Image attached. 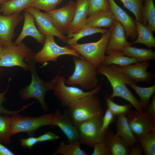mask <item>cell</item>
<instances>
[{
    "mask_svg": "<svg viewBox=\"0 0 155 155\" xmlns=\"http://www.w3.org/2000/svg\"><path fill=\"white\" fill-rule=\"evenodd\" d=\"M35 0H10L1 5L0 13L8 15L21 12L30 7Z\"/></svg>",
    "mask_w": 155,
    "mask_h": 155,
    "instance_id": "obj_28",
    "label": "cell"
},
{
    "mask_svg": "<svg viewBox=\"0 0 155 155\" xmlns=\"http://www.w3.org/2000/svg\"><path fill=\"white\" fill-rule=\"evenodd\" d=\"M97 70L98 73L105 76L110 83L113 89V92L109 96L111 98L120 97L129 102L135 110L144 111L140 101L135 97L126 85L136 84L137 82L118 71L111 65L101 64L97 67Z\"/></svg>",
    "mask_w": 155,
    "mask_h": 155,
    "instance_id": "obj_1",
    "label": "cell"
},
{
    "mask_svg": "<svg viewBox=\"0 0 155 155\" xmlns=\"http://www.w3.org/2000/svg\"><path fill=\"white\" fill-rule=\"evenodd\" d=\"M142 23L153 32L155 31V7L153 0H144Z\"/></svg>",
    "mask_w": 155,
    "mask_h": 155,
    "instance_id": "obj_30",
    "label": "cell"
},
{
    "mask_svg": "<svg viewBox=\"0 0 155 155\" xmlns=\"http://www.w3.org/2000/svg\"><path fill=\"white\" fill-rule=\"evenodd\" d=\"M10 125V117L0 114V142L5 144L11 143Z\"/></svg>",
    "mask_w": 155,
    "mask_h": 155,
    "instance_id": "obj_33",
    "label": "cell"
},
{
    "mask_svg": "<svg viewBox=\"0 0 155 155\" xmlns=\"http://www.w3.org/2000/svg\"><path fill=\"white\" fill-rule=\"evenodd\" d=\"M21 12L8 15L0 14V46L5 47L13 44L15 29L24 19Z\"/></svg>",
    "mask_w": 155,
    "mask_h": 155,
    "instance_id": "obj_13",
    "label": "cell"
},
{
    "mask_svg": "<svg viewBox=\"0 0 155 155\" xmlns=\"http://www.w3.org/2000/svg\"><path fill=\"white\" fill-rule=\"evenodd\" d=\"M137 32V36L136 40L131 43L133 44H142L151 48L155 47V39L152 31L147 26L135 20Z\"/></svg>",
    "mask_w": 155,
    "mask_h": 155,
    "instance_id": "obj_24",
    "label": "cell"
},
{
    "mask_svg": "<svg viewBox=\"0 0 155 155\" xmlns=\"http://www.w3.org/2000/svg\"><path fill=\"white\" fill-rule=\"evenodd\" d=\"M103 142L108 147L111 155H129V147L121 137L109 129L104 133Z\"/></svg>",
    "mask_w": 155,
    "mask_h": 155,
    "instance_id": "obj_21",
    "label": "cell"
},
{
    "mask_svg": "<svg viewBox=\"0 0 155 155\" xmlns=\"http://www.w3.org/2000/svg\"><path fill=\"white\" fill-rule=\"evenodd\" d=\"M24 10L29 12L34 17L40 33L45 36H56L64 43L67 44V37L57 29L44 13L32 7H28Z\"/></svg>",
    "mask_w": 155,
    "mask_h": 155,
    "instance_id": "obj_15",
    "label": "cell"
},
{
    "mask_svg": "<svg viewBox=\"0 0 155 155\" xmlns=\"http://www.w3.org/2000/svg\"><path fill=\"white\" fill-rule=\"evenodd\" d=\"M2 68H1V67H0V76L1 74V72L2 71Z\"/></svg>",
    "mask_w": 155,
    "mask_h": 155,
    "instance_id": "obj_48",
    "label": "cell"
},
{
    "mask_svg": "<svg viewBox=\"0 0 155 155\" xmlns=\"http://www.w3.org/2000/svg\"><path fill=\"white\" fill-rule=\"evenodd\" d=\"M124 6L134 14L135 20L142 23L144 0H119Z\"/></svg>",
    "mask_w": 155,
    "mask_h": 155,
    "instance_id": "obj_35",
    "label": "cell"
},
{
    "mask_svg": "<svg viewBox=\"0 0 155 155\" xmlns=\"http://www.w3.org/2000/svg\"><path fill=\"white\" fill-rule=\"evenodd\" d=\"M120 51L125 56L135 58L139 62L155 60V53L150 48H138L131 45Z\"/></svg>",
    "mask_w": 155,
    "mask_h": 155,
    "instance_id": "obj_25",
    "label": "cell"
},
{
    "mask_svg": "<svg viewBox=\"0 0 155 155\" xmlns=\"http://www.w3.org/2000/svg\"><path fill=\"white\" fill-rule=\"evenodd\" d=\"M116 125L115 135L121 137L129 148L138 142L131 130L126 116L120 115L117 116Z\"/></svg>",
    "mask_w": 155,
    "mask_h": 155,
    "instance_id": "obj_22",
    "label": "cell"
},
{
    "mask_svg": "<svg viewBox=\"0 0 155 155\" xmlns=\"http://www.w3.org/2000/svg\"><path fill=\"white\" fill-rule=\"evenodd\" d=\"M10 0H0V5H1Z\"/></svg>",
    "mask_w": 155,
    "mask_h": 155,
    "instance_id": "obj_46",
    "label": "cell"
},
{
    "mask_svg": "<svg viewBox=\"0 0 155 155\" xmlns=\"http://www.w3.org/2000/svg\"><path fill=\"white\" fill-rule=\"evenodd\" d=\"M62 0H35L30 7L49 12L56 8Z\"/></svg>",
    "mask_w": 155,
    "mask_h": 155,
    "instance_id": "obj_36",
    "label": "cell"
},
{
    "mask_svg": "<svg viewBox=\"0 0 155 155\" xmlns=\"http://www.w3.org/2000/svg\"><path fill=\"white\" fill-rule=\"evenodd\" d=\"M75 5L76 1L70 0L61 8L44 13L60 32L67 34L73 19Z\"/></svg>",
    "mask_w": 155,
    "mask_h": 155,
    "instance_id": "obj_12",
    "label": "cell"
},
{
    "mask_svg": "<svg viewBox=\"0 0 155 155\" xmlns=\"http://www.w3.org/2000/svg\"><path fill=\"white\" fill-rule=\"evenodd\" d=\"M3 50V47L0 46V56Z\"/></svg>",
    "mask_w": 155,
    "mask_h": 155,
    "instance_id": "obj_47",
    "label": "cell"
},
{
    "mask_svg": "<svg viewBox=\"0 0 155 155\" xmlns=\"http://www.w3.org/2000/svg\"><path fill=\"white\" fill-rule=\"evenodd\" d=\"M30 67L32 80L30 84L21 89L19 92L21 98L28 100L30 98L36 99L39 102L44 111L47 112L49 108L46 104L44 97L48 91L54 90V84L52 79L48 82L44 81L38 75L36 69L34 56L26 61Z\"/></svg>",
    "mask_w": 155,
    "mask_h": 155,
    "instance_id": "obj_3",
    "label": "cell"
},
{
    "mask_svg": "<svg viewBox=\"0 0 155 155\" xmlns=\"http://www.w3.org/2000/svg\"><path fill=\"white\" fill-rule=\"evenodd\" d=\"M80 144L79 141L69 142L68 144H66L64 142L62 141L52 155H87V153L81 148Z\"/></svg>",
    "mask_w": 155,
    "mask_h": 155,
    "instance_id": "obj_29",
    "label": "cell"
},
{
    "mask_svg": "<svg viewBox=\"0 0 155 155\" xmlns=\"http://www.w3.org/2000/svg\"><path fill=\"white\" fill-rule=\"evenodd\" d=\"M110 10L108 0H90L87 17L100 11Z\"/></svg>",
    "mask_w": 155,
    "mask_h": 155,
    "instance_id": "obj_37",
    "label": "cell"
},
{
    "mask_svg": "<svg viewBox=\"0 0 155 155\" xmlns=\"http://www.w3.org/2000/svg\"><path fill=\"white\" fill-rule=\"evenodd\" d=\"M103 115H100L86 120L77 126L79 141L90 147L103 142L104 133L100 132Z\"/></svg>",
    "mask_w": 155,
    "mask_h": 155,
    "instance_id": "obj_10",
    "label": "cell"
},
{
    "mask_svg": "<svg viewBox=\"0 0 155 155\" xmlns=\"http://www.w3.org/2000/svg\"><path fill=\"white\" fill-rule=\"evenodd\" d=\"M115 116L108 108L103 116L102 122L100 129L101 133L103 134L109 129V125L115 120Z\"/></svg>",
    "mask_w": 155,
    "mask_h": 155,
    "instance_id": "obj_39",
    "label": "cell"
},
{
    "mask_svg": "<svg viewBox=\"0 0 155 155\" xmlns=\"http://www.w3.org/2000/svg\"><path fill=\"white\" fill-rule=\"evenodd\" d=\"M43 46L42 49L34 55L36 63L43 64L50 61L56 62L58 57L62 55H70L84 58L76 51L67 46L62 47L55 42L54 36H45Z\"/></svg>",
    "mask_w": 155,
    "mask_h": 155,
    "instance_id": "obj_9",
    "label": "cell"
},
{
    "mask_svg": "<svg viewBox=\"0 0 155 155\" xmlns=\"http://www.w3.org/2000/svg\"><path fill=\"white\" fill-rule=\"evenodd\" d=\"M34 53L24 43L3 47L0 56V67L18 66L25 71L30 70V67L26 62L34 56Z\"/></svg>",
    "mask_w": 155,
    "mask_h": 155,
    "instance_id": "obj_6",
    "label": "cell"
},
{
    "mask_svg": "<svg viewBox=\"0 0 155 155\" xmlns=\"http://www.w3.org/2000/svg\"><path fill=\"white\" fill-rule=\"evenodd\" d=\"M137 139L145 155H155V130Z\"/></svg>",
    "mask_w": 155,
    "mask_h": 155,
    "instance_id": "obj_34",
    "label": "cell"
},
{
    "mask_svg": "<svg viewBox=\"0 0 155 155\" xmlns=\"http://www.w3.org/2000/svg\"><path fill=\"white\" fill-rule=\"evenodd\" d=\"M75 68L72 74L65 79V84L78 85L86 90L93 89L98 85L97 67L84 58L73 56Z\"/></svg>",
    "mask_w": 155,
    "mask_h": 155,
    "instance_id": "obj_4",
    "label": "cell"
},
{
    "mask_svg": "<svg viewBox=\"0 0 155 155\" xmlns=\"http://www.w3.org/2000/svg\"><path fill=\"white\" fill-rule=\"evenodd\" d=\"M97 95L90 94L84 96L67 107L65 113L76 127L86 120L103 115L101 101Z\"/></svg>",
    "mask_w": 155,
    "mask_h": 155,
    "instance_id": "obj_2",
    "label": "cell"
},
{
    "mask_svg": "<svg viewBox=\"0 0 155 155\" xmlns=\"http://www.w3.org/2000/svg\"><path fill=\"white\" fill-rule=\"evenodd\" d=\"M108 30L85 24L76 32L67 34V44L69 45L76 44L79 40L84 37L97 33L103 34L107 32Z\"/></svg>",
    "mask_w": 155,
    "mask_h": 155,
    "instance_id": "obj_27",
    "label": "cell"
},
{
    "mask_svg": "<svg viewBox=\"0 0 155 155\" xmlns=\"http://www.w3.org/2000/svg\"><path fill=\"white\" fill-rule=\"evenodd\" d=\"M111 65L118 71L137 82L141 81L150 83L154 77V74L147 71V69L150 66L149 61L123 66Z\"/></svg>",
    "mask_w": 155,
    "mask_h": 155,
    "instance_id": "obj_14",
    "label": "cell"
},
{
    "mask_svg": "<svg viewBox=\"0 0 155 155\" xmlns=\"http://www.w3.org/2000/svg\"><path fill=\"white\" fill-rule=\"evenodd\" d=\"M54 113L46 114L38 117L23 116L16 113L11 115L10 129L11 136L20 132H26L33 136L39 128L46 125L54 127Z\"/></svg>",
    "mask_w": 155,
    "mask_h": 155,
    "instance_id": "obj_5",
    "label": "cell"
},
{
    "mask_svg": "<svg viewBox=\"0 0 155 155\" xmlns=\"http://www.w3.org/2000/svg\"><path fill=\"white\" fill-rule=\"evenodd\" d=\"M107 54L102 64L105 65H115L123 66L139 62L135 58L125 56L121 51L111 52Z\"/></svg>",
    "mask_w": 155,
    "mask_h": 155,
    "instance_id": "obj_26",
    "label": "cell"
},
{
    "mask_svg": "<svg viewBox=\"0 0 155 155\" xmlns=\"http://www.w3.org/2000/svg\"><path fill=\"white\" fill-rule=\"evenodd\" d=\"M65 79L64 76L58 75L52 79L54 95L62 105L67 107L74 101L84 96L98 94L101 89L100 84L90 91L84 92L77 87L67 86Z\"/></svg>",
    "mask_w": 155,
    "mask_h": 155,
    "instance_id": "obj_8",
    "label": "cell"
},
{
    "mask_svg": "<svg viewBox=\"0 0 155 155\" xmlns=\"http://www.w3.org/2000/svg\"><path fill=\"white\" fill-rule=\"evenodd\" d=\"M110 38L107 44L105 53L116 51H120L123 47L131 46V43L127 40L125 29L117 20L116 19L110 28Z\"/></svg>",
    "mask_w": 155,
    "mask_h": 155,
    "instance_id": "obj_17",
    "label": "cell"
},
{
    "mask_svg": "<svg viewBox=\"0 0 155 155\" xmlns=\"http://www.w3.org/2000/svg\"><path fill=\"white\" fill-rule=\"evenodd\" d=\"M129 86L139 96L140 101L145 110L149 104L151 97L155 92V85L148 87H140L135 83L132 84Z\"/></svg>",
    "mask_w": 155,
    "mask_h": 155,
    "instance_id": "obj_31",
    "label": "cell"
},
{
    "mask_svg": "<svg viewBox=\"0 0 155 155\" xmlns=\"http://www.w3.org/2000/svg\"><path fill=\"white\" fill-rule=\"evenodd\" d=\"M20 144L24 148L31 150L33 147L38 143L37 137L30 136L26 138H22L20 139Z\"/></svg>",
    "mask_w": 155,
    "mask_h": 155,
    "instance_id": "obj_41",
    "label": "cell"
},
{
    "mask_svg": "<svg viewBox=\"0 0 155 155\" xmlns=\"http://www.w3.org/2000/svg\"><path fill=\"white\" fill-rule=\"evenodd\" d=\"M90 0H77L73 20L67 34L76 32L85 24Z\"/></svg>",
    "mask_w": 155,
    "mask_h": 155,
    "instance_id": "obj_20",
    "label": "cell"
},
{
    "mask_svg": "<svg viewBox=\"0 0 155 155\" xmlns=\"http://www.w3.org/2000/svg\"><path fill=\"white\" fill-rule=\"evenodd\" d=\"M137 143L131 148L129 155H141L142 154L143 152V149L140 143L137 144Z\"/></svg>",
    "mask_w": 155,
    "mask_h": 155,
    "instance_id": "obj_43",
    "label": "cell"
},
{
    "mask_svg": "<svg viewBox=\"0 0 155 155\" xmlns=\"http://www.w3.org/2000/svg\"><path fill=\"white\" fill-rule=\"evenodd\" d=\"M110 33V28L107 32L102 34L100 39L96 42L84 44L77 43L69 46L97 67L103 61Z\"/></svg>",
    "mask_w": 155,
    "mask_h": 155,
    "instance_id": "obj_7",
    "label": "cell"
},
{
    "mask_svg": "<svg viewBox=\"0 0 155 155\" xmlns=\"http://www.w3.org/2000/svg\"><path fill=\"white\" fill-rule=\"evenodd\" d=\"M60 138L58 135L51 131H49L37 137V139L38 143L47 141H54Z\"/></svg>",
    "mask_w": 155,
    "mask_h": 155,
    "instance_id": "obj_42",
    "label": "cell"
},
{
    "mask_svg": "<svg viewBox=\"0 0 155 155\" xmlns=\"http://www.w3.org/2000/svg\"><path fill=\"white\" fill-rule=\"evenodd\" d=\"M144 112L155 117V96H153L151 103L148 105Z\"/></svg>",
    "mask_w": 155,
    "mask_h": 155,
    "instance_id": "obj_44",
    "label": "cell"
},
{
    "mask_svg": "<svg viewBox=\"0 0 155 155\" xmlns=\"http://www.w3.org/2000/svg\"><path fill=\"white\" fill-rule=\"evenodd\" d=\"M53 126H57L63 132L69 142L79 141V134L77 127L72 122L65 113H62L56 110L53 113Z\"/></svg>",
    "mask_w": 155,
    "mask_h": 155,
    "instance_id": "obj_18",
    "label": "cell"
},
{
    "mask_svg": "<svg viewBox=\"0 0 155 155\" xmlns=\"http://www.w3.org/2000/svg\"><path fill=\"white\" fill-rule=\"evenodd\" d=\"M116 19L111 10L100 11L86 18L85 24L94 27L111 28Z\"/></svg>",
    "mask_w": 155,
    "mask_h": 155,
    "instance_id": "obj_23",
    "label": "cell"
},
{
    "mask_svg": "<svg viewBox=\"0 0 155 155\" xmlns=\"http://www.w3.org/2000/svg\"><path fill=\"white\" fill-rule=\"evenodd\" d=\"M107 108L109 109L115 116L123 115L126 116L131 110V105L127 104L121 105L116 104L107 94L104 96Z\"/></svg>",
    "mask_w": 155,
    "mask_h": 155,
    "instance_id": "obj_32",
    "label": "cell"
},
{
    "mask_svg": "<svg viewBox=\"0 0 155 155\" xmlns=\"http://www.w3.org/2000/svg\"><path fill=\"white\" fill-rule=\"evenodd\" d=\"M126 117L131 130L137 139L155 130V117L144 111L131 110Z\"/></svg>",
    "mask_w": 155,
    "mask_h": 155,
    "instance_id": "obj_11",
    "label": "cell"
},
{
    "mask_svg": "<svg viewBox=\"0 0 155 155\" xmlns=\"http://www.w3.org/2000/svg\"><path fill=\"white\" fill-rule=\"evenodd\" d=\"M93 147L94 150L92 155H111L108 147L104 142L96 143Z\"/></svg>",
    "mask_w": 155,
    "mask_h": 155,
    "instance_id": "obj_40",
    "label": "cell"
},
{
    "mask_svg": "<svg viewBox=\"0 0 155 155\" xmlns=\"http://www.w3.org/2000/svg\"><path fill=\"white\" fill-rule=\"evenodd\" d=\"M15 154L0 142V155H14Z\"/></svg>",
    "mask_w": 155,
    "mask_h": 155,
    "instance_id": "obj_45",
    "label": "cell"
},
{
    "mask_svg": "<svg viewBox=\"0 0 155 155\" xmlns=\"http://www.w3.org/2000/svg\"><path fill=\"white\" fill-rule=\"evenodd\" d=\"M11 80V78H10L9 81V82L5 90L2 92L0 93V114L5 115H12L14 113H19L32 104V103H31L28 104L23 105L22 108L20 110L13 111L7 110L3 106L2 104L6 100V98L5 97V96L8 91L9 83Z\"/></svg>",
    "mask_w": 155,
    "mask_h": 155,
    "instance_id": "obj_38",
    "label": "cell"
},
{
    "mask_svg": "<svg viewBox=\"0 0 155 155\" xmlns=\"http://www.w3.org/2000/svg\"><path fill=\"white\" fill-rule=\"evenodd\" d=\"M110 10L116 19L119 21L124 27L126 36L133 40L137 36L135 20L124 10L119 6L114 0H108Z\"/></svg>",
    "mask_w": 155,
    "mask_h": 155,
    "instance_id": "obj_16",
    "label": "cell"
},
{
    "mask_svg": "<svg viewBox=\"0 0 155 155\" xmlns=\"http://www.w3.org/2000/svg\"><path fill=\"white\" fill-rule=\"evenodd\" d=\"M24 21L22 29L20 34L13 42V44L16 45L20 43L26 37L30 36L38 42L43 44L45 36L40 33L36 27L34 17L26 11H24Z\"/></svg>",
    "mask_w": 155,
    "mask_h": 155,
    "instance_id": "obj_19",
    "label": "cell"
}]
</instances>
